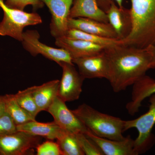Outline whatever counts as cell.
Masks as SVG:
<instances>
[{
  "label": "cell",
  "instance_id": "1",
  "mask_svg": "<svg viewBox=\"0 0 155 155\" xmlns=\"http://www.w3.org/2000/svg\"><path fill=\"white\" fill-rule=\"evenodd\" d=\"M104 52L109 68L107 80L115 92L133 85L151 69V57L147 48L118 45L105 48Z\"/></svg>",
  "mask_w": 155,
  "mask_h": 155
},
{
  "label": "cell",
  "instance_id": "2",
  "mask_svg": "<svg viewBox=\"0 0 155 155\" xmlns=\"http://www.w3.org/2000/svg\"><path fill=\"white\" fill-rule=\"evenodd\" d=\"M132 27L122 45L145 48L155 46V0H130Z\"/></svg>",
  "mask_w": 155,
  "mask_h": 155
},
{
  "label": "cell",
  "instance_id": "3",
  "mask_svg": "<svg viewBox=\"0 0 155 155\" xmlns=\"http://www.w3.org/2000/svg\"><path fill=\"white\" fill-rule=\"evenodd\" d=\"M72 111L95 135L114 140H122L125 138L122 135L124 131V120L103 114L85 104Z\"/></svg>",
  "mask_w": 155,
  "mask_h": 155
},
{
  "label": "cell",
  "instance_id": "4",
  "mask_svg": "<svg viewBox=\"0 0 155 155\" xmlns=\"http://www.w3.org/2000/svg\"><path fill=\"white\" fill-rule=\"evenodd\" d=\"M0 8L4 12V17L0 22L1 36L11 37L21 42L25 27L42 22L41 17L37 13H27L10 8L6 5L4 0H0Z\"/></svg>",
  "mask_w": 155,
  "mask_h": 155
},
{
  "label": "cell",
  "instance_id": "5",
  "mask_svg": "<svg viewBox=\"0 0 155 155\" xmlns=\"http://www.w3.org/2000/svg\"><path fill=\"white\" fill-rule=\"evenodd\" d=\"M150 97V105L147 112L133 120L125 121L124 131L135 128L138 135L134 140V148L138 154L145 152L151 144L152 130L155 124V94Z\"/></svg>",
  "mask_w": 155,
  "mask_h": 155
},
{
  "label": "cell",
  "instance_id": "6",
  "mask_svg": "<svg viewBox=\"0 0 155 155\" xmlns=\"http://www.w3.org/2000/svg\"><path fill=\"white\" fill-rule=\"evenodd\" d=\"M39 33L35 30H28L23 32L22 42L24 49L33 57L41 54L58 64L62 62L74 64L72 58L64 49L55 48L42 43L39 41Z\"/></svg>",
  "mask_w": 155,
  "mask_h": 155
},
{
  "label": "cell",
  "instance_id": "7",
  "mask_svg": "<svg viewBox=\"0 0 155 155\" xmlns=\"http://www.w3.org/2000/svg\"><path fill=\"white\" fill-rule=\"evenodd\" d=\"M42 138L21 131L0 136V155L32 154Z\"/></svg>",
  "mask_w": 155,
  "mask_h": 155
},
{
  "label": "cell",
  "instance_id": "8",
  "mask_svg": "<svg viewBox=\"0 0 155 155\" xmlns=\"http://www.w3.org/2000/svg\"><path fill=\"white\" fill-rule=\"evenodd\" d=\"M63 70L58 96L65 102L78 100L82 92L84 78L75 69L74 64L62 62L59 64Z\"/></svg>",
  "mask_w": 155,
  "mask_h": 155
},
{
  "label": "cell",
  "instance_id": "9",
  "mask_svg": "<svg viewBox=\"0 0 155 155\" xmlns=\"http://www.w3.org/2000/svg\"><path fill=\"white\" fill-rule=\"evenodd\" d=\"M47 112L52 116L54 121L63 130L74 134H85L88 130L72 111L67 107L66 102L58 96Z\"/></svg>",
  "mask_w": 155,
  "mask_h": 155
},
{
  "label": "cell",
  "instance_id": "10",
  "mask_svg": "<svg viewBox=\"0 0 155 155\" xmlns=\"http://www.w3.org/2000/svg\"><path fill=\"white\" fill-rule=\"evenodd\" d=\"M51 14L50 30L55 38L66 35L69 15L74 0H41Z\"/></svg>",
  "mask_w": 155,
  "mask_h": 155
},
{
  "label": "cell",
  "instance_id": "11",
  "mask_svg": "<svg viewBox=\"0 0 155 155\" xmlns=\"http://www.w3.org/2000/svg\"><path fill=\"white\" fill-rule=\"evenodd\" d=\"M72 62L77 65L78 72L84 79H108L109 68L104 51L94 55L72 59Z\"/></svg>",
  "mask_w": 155,
  "mask_h": 155
},
{
  "label": "cell",
  "instance_id": "12",
  "mask_svg": "<svg viewBox=\"0 0 155 155\" xmlns=\"http://www.w3.org/2000/svg\"><path fill=\"white\" fill-rule=\"evenodd\" d=\"M85 135L91 139L106 155H137L134 148V140L130 136L122 140H114L100 137L88 130Z\"/></svg>",
  "mask_w": 155,
  "mask_h": 155
},
{
  "label": "cell",
  "instance_id": "13",
  "mask_svg": "<svg viewBox=\"0 0 155 155\" xmlns=\"http://www.w3.org/2000/svg\"><path fill=\"white\" fill-rule=\"evenodd\" d=\"M55 45L70 54L72 59L89 57L102 52L104 47L66 35L56 38Z\"/></svg>",
  "mask_w": 155,
  "mask_h": 155
},
{
  "label": "cell",
  "instance_id": "14",
  "mask_svg": "<svg viewBox=\"0 0 155 155\" xmlns=\"http://www.w3.org/2000/svg\"><path fill=\"white\" fill-rule=\"evenodd\" d=\"M106 14L108 22L115 31L117 38L122 40L129 35L132 27L130 9L119 8L112 1Z\"/></svg>",
  "mask_w": 155,
  "mask_h": 155
},
{
  "label": "cell",
  "instance_id": "15",
  "mask_svg": "<svg viewBox=\"0 0 155 155\" xmlns=\"http://www.w3.org/2000/svg\"><path fill=\"white\" fill-rule=\"evenodd\" d=\"M69 29H76L99 36L117 38L115 31L109 23L99 22L89 18H69Z\"/></svg>",
  "mask_w": 155,
  "mask_h": 155
},
{
  "label": "cell",
  "instance_id": "16",
  "mask_svg": "<svg viewBox=\"0 0 155 155\" xmlns=\"http://www.w3.org/2000/svg\"><path fill=\"white\" fill-rule=\"evenodd\" d=\"M133 85L131 100L126 107L127 112L131 115L138 112L145 99L155 94V80L145 75Z\"/></svg>",
  "mask_w": 155,
  "mask_h": 155
},
{
  "label": "cell",
  "instance_id": "17",
  "mask_svg": "<svg viewBox=\"0 0 155 155\" xmlns=\"http://www.w3.org/2000/svg\"><path fill=\"white\" fill-rule=\"evenodd\" d=\"M79 17L109 23L107 14L100 8L97 0H74L69 18Z\"/></svg>",
  "mask_w": 155,
  "mask_h": 155
},
{
  "label": "cell",
  "instance_id": "18",
  "mask_svg": "<svg viewBox=\"0 0 155 155\" xmlns=\"http://www.w3.org/2000/svg\"><path fill=\"white\" fill-rule=\"evenodd\" d=\"M60 81L52 80L39 86H34V97L39 112L47 111L58 96Z\"/></svg>",
  "mask_w": 155,
  "mask_h": 155
},
{
  "label": "cell",
  "instance_id": "19",
  "mask_svg": "<svg viewBox=\"0 0 155 155\" xmlns=\"http://www.w3.org/2000/svg\"><path fill=\"white\" fill-rule=\"evenodd\" d=\"M17 127L18 131H23L52 140L57 139L62 130L54 121L42 123L33 120L18 125Z\"/></svg>",
  "mask_w": 155,
  "mask_h": 155
},
{
  "label": "cell",
  "instance_id": "20",
  "mask_svg": "<svg viewBox=\"0 0 155 155\" xmlns=\"http://www.w3.org/2000/svg\"><path fill=\"white\" fill-rule=\"evenodd\" d=\"M5 96L6 112L11 116L17 126L29 121L35 120V118L18 104L14 94H5Z\"/></svg>",
  "mask_w": 155,
  "mask_h": 155
},
{
  "label": "cell",
  "instance_id": "21",
  "mask_svg": "<svg viewBox=\"0 0 155 155\" xmlns=\"http://www.w3.org/2000/svg\"><path fill=\"white\" fill-rule=\"evenodd\" d=\"M63 155H84L76 134L62 129L57 139Z\"/></svg>",
  "mask_w": 155,
  "mask_h": 155
},
{
  "label": "cell",
  "instance_id": "22",
  "mask_svg": "<svg viewBox=\"0 0 155 155\" xmlns=\"http://www.w3.org/2000/svg\"><path fill=\"white\" fill-rule=\"evenodd\" d=\"M66 36L82 40L95 44L102 46L104 47L112 46L116 45H122L121 40L117 38H109L91 34L76 29H68Z\"/></svg>",
  "mask_w": 155,
  "mask_h": 155
},
{
  "label": "cell",
  "instance_id": "23",
  "mask_svg": "<svg viewBox=\"0 0 155 155\" xmlns=\"http://www.w3.org/2000/svg\"><path fill=\"white\" fill-rule=\"evenodd\" d=\"M34 86H32L24 90L19 91L14 96L21 107L35 118L40 112L34 97Z\"/></svg>",
  "mask_w": 155,
  "mask_h": 155
},
{
  "label": "cell",
  "instance_id": "24",
  "mask_svg": "<svg viewBox=\"0 0 155 155\" xmlns=\"http://www.w3.org/2000/svg\"><path fill=\"white\" fill-rule=\"evenodd\" d=\"M78 142L84 155H103L101 151L91 139L87 137L85 134H76Z\"/></svg>",
  "mask_w": 155,
  "mask_h": 155
},
{
  "label": "cell",
  "instance_id": "25",
  "mask_svg": "<svg viewBox=\"0 0 155 155\" xmlns=\"http://www.w3.org/2000/svg\"><path fill=\"white\" fill-rule=\"evenodd\" d=\"M35 149L37 155H63L58 143L52 140H48L41 143Z\"/></svg>",
  "mask_w": 155,
  "mask_h": 155
},
{
  "label": "cell",
  "instance_id": "26",
  "mask_svg": "<svg viewBox=\"0 0 155 155\" xmlns=\"http://www.w3.org/2000/svg\"><path fill=\"white\" fill-rule=\"evenodd\" d=\"M5 3L10 8L24 11L26 6L32 5L34 8H42L44 3L41 0H7Z\"/></svg>",
  "mask_w": 155,
  "mask_h": 155
},
{
  "label": "cell",
  "instance_id": "27",
  "mask_svg": "<svg viewBox=\"0 0 155 155\" xmlns=\"http://www.w3.org/2000/svg\"><path fill=\"white\" fill-rule=\"evenodd\" d=\"M17 131V125L8 113L0 118V136L11 134Z\"/></svg>",
  "mask_w": 155,
  "mask_h": 155
},
{
  "label": "cell",
  "instance_id": "28",
  "mask_svg": "<svg viewBox=\"0 0 155 155\" xmlns=\"http://www.w3.org/2000/svg\"><path fill=\"white\" fill-rule=\"evenodd\" d=\"M114 1L116 2L119 8L123 7L122 6L123 0H97V2L100 8L106 13L110 5L111 2Z\"/></svg>",
  "mask_w": 155,
  "mask_h": 155
},
{
  "label": "cell",
  "instance_id": "29",
  "mask_svg": "<svg viewBox=\"0 0 155 155\" xmlns=\"http://www.w3.org/2000/svg\"><path fill=\"white\" fill-rule=\"evenodd\" d=\"M6 112V102L5 95H0V118Z\"/></svg>",
  "mask_w": 155,
  "mask_h": 155
},
{
  "label": "cell",
  "instance_id": "30",
  "mask_svg": "<svg viewBox=\"0 0 155 155\" xmlns=\"http://www.w3.org/2000/svg\"><path fill=\"white\" fill-rule=\"evenodd\" d=\"M151 57V69L155 68V46H150L147 48Z\"/></svg>",
  "mask_w": 155,
  "mask_h": 155
}]
</instances>
